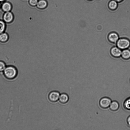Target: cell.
<instances>
[{
    "label": "cell",
    "instance_id": "obj_1",
    "mask_svg": "<svg viewBox=\"0 0 130 130\" xmlns=\"http://www.w3.org/2000/svg\"><path fill=\"white\" fill-rule=\"evenodd\" d=\"M3 75L7 79L13 80L17 77V71L16 69L13 66H7L3 71Z\"/></svg>",
    "mask_w": 130,
    "mask_h": 130
},
{
    "label": "cell",
    "instance_id": "obj_2",
    "mask_svg": "<svg viewBox=\"0 0 130 130\" xmlns=\"http://www.w3.org/2000/svg\"><path fill=\"white\" fill-rule=\"evenodd\" d=\"M116 44V46L122 50L130 47V40L126 38H121L118 40Z\"/></svg>",
    "mask_w": 130,
    "mask_h": 130
},
{
    "label": "cell",
    "instance_id": "obj_3",
    "mask_svg": "<svg viewBox=\"0 0 130 130\" xmlns=\"http://www.w3.org/2000/svg\"><path fill=\"white\" fill-rule=\"evenodd\" d=\"M112 100L110 98L104 97L101 99L99 102V105L101 108L106 109L109 107Z\"/></svg>",
    "mask_w": 130,
    "mask_h": 130
},
{
    "label": "cell",
    "instance_id": "obj_4",
    "mask_svg": "<svg viewBox=\"0 0 130 130\" xmlns=\"http://www.w3.org/2000/svg\"><path fill=\"white\" fill-rule=\"evenodd\" d=\"M122 50L117 46L110 49V53L111 55L115 58H119L121 56Z\"/></svg>",
    "mask_w": 130,
    "mask_h": 130
},
{
    "label": "cell",
    "instance_id": "obj_5",
    "mask_svg": "<svg viewBox=\"0 0 130 130\" xmlns=\"http://www.w3.org/2000/svg\"><path fill=\"white\" fill-rule=\"evenodd\" d=\"M119 39L118 34L114 32L110 33L107 37V39L109 42L113 44H116Z\"/></svg>",
    "mask_w": 130,
    "mask_h": 130
},
{
    "label": "cell",
    "instance_id": "obj_6",
    "mask_svg": "<svg viewBox=\"0 0 130 130\" xmlns=\"http://www.w3.org/2000/svg\"><path fill=\"white\" fill-rule=\"evenodd\" d=\"M60 95L58 91H52L48 95L49 100L51 102H55L59 100Z\"/></svg>",
    "mask_w": 130,
    "mask_h": 130
},
{
    "label": "cell",
    "instance_id": "obj_7",
    "mask_svg": "<svg viewBox=\"0 0 130 130\" xmlns=\"http://www.w3.org/2000/svg\"><path fill=\"white\" fill-rule=\"evenodd\" d=\"M123 60H127L130 59V50L128 49L124 50L122 51L121 56Z\"/></svg>",
    "mask_w": 130,
    "mask_h": 130
},
{
    "label": "cell",
    "instance_id": "obj_8",
    "mask_svg": "<svg viewBox=\"0 0 130 130\" xmlns=\"http://www.w3.org/2000/svg\"><path fill=\"white\" fill-rule=\"evenodd\" d=\"M13 18V15L12 13L9 11L5 13L4 15V20L5 22L10 23L12 21Z\"/></svg>",
    "mask_w": 130,
    "mask_h": 130
},
{
    "label": "cell",
    "instance_id": "obj_9",
    "mask_svg": "<svg viewBox=\"0 0 130 130\" xmlns=\"http://www.w3.org/2000/svg\"><path fill=\"white\" fill-rule=\"evenodd\" d=\"M60 102L62 104H65L67 103L69 100L68 95L65 93H62L60 95L59 99Z\"/></svg>",
    "mask_w": 130,
    "mask_h": 130
},
{
    "label": "cell",
    "instance_id": "obj_10",
    "mask_svg": "<svg viewBox=\"0 0 130 130\" xmlns=\"http://www.w3.org/2000/svg\"><path fill=\"white\" fill-rule=\"evenodd\" d=\"M109 108L112 111H116L119 109L120 108V105L119 103L115 101L112 102Z\"/></svg>",
    "mask_w": 130,
    "mask_h": 130
},
{
    "label": "cell",
    "instance_id": "obj_11",
    "mask_svg": "<svg viewBox=\"0 0 130 130\" xmlns=\"http://www.w3.org/2000/svg\"><path fill=\"white\" fill-rule=\"evenodd\" d=\"M47 5V2L45 0H40L38 2L37 5L38 8L43 9L46 8Z\"/></svg>",
    "mask_w": 130,
    "mask_h": 130
},
{
    "label": "cell",
    "instance_id": "obj_12",
    "mask_svg": "<svg viewBox=\"0 0 130 130\" xmlns=\"http://www.w3.org/2000/svg\"><path fill=\"white\" fill-rule=\"evenodd\" d=\"M117 3L115 0H112L110 1L108 4L109 9L112 10H116L118 7Z\"/></svg>",
    "mask_w": 130,
    "mask_h": 130
},
{
    "label": "cell",
    "instance_id": "obj_13",
    "mask_svg": "<svg viewBox=\"0 0 130 130\" xmlns=\"http://www.w3.org/2000/svg\"><path fill=\"white\" fill-rule=\"evenodd\" d=\"M11 4L8 2H6L3 4L2 8L4 11L6 12H9L11 10Z\"/></svg>",
    "mask_w": 130,
    "mask_h": 130
},
{
    "label": "cell",
    "instance_id": "obj_14",
    "mask_svg": "<svg viewBox=\"0 0 130 130\" xmlns=\"http://www.w3.org/2000/svg\"><path fill=\"white\" fill-rule=\"evenodd\" d=\"M9 37L8 35L6 33L4 32L0 34V41L5 42L8 40Z\"/></svg>",
    "mask_w": 130,
    "mask_h": 130
},
{
    "label": "cell",
    "instance_id": "obj_15",
    "mask_svg": "<svg viewBox=\"0 0 130 130\" xmlns=\"http://www.w3.org/2000/svg\"><path fill=\"white\" fill-rule=\"evenodd\" d=\"M123 106L126 110H130V97L126 99L124 103Z\"/></svg>",
    "mask_w": 130,
    "mask_h": 130
},
{
    "label": "cell",
    "instance_id": "obj_16",
    "mask_svg": "<svg viewBox=\"0 0 130 130\" xmlns=\"http://www.w3.org/2000/svg\"><path fill=\"white\" fill-rule=\"evenodd\" d=\"M6 28L5 23L0 20V34L4 32Z\"/></svg>",
    "mask_w": 130,
    "mask_h": 130
},
{
    "label": "cell",
    "instance_id": "obj_17",
    "mask_svg": "<svg viewBox=\"0 0 130 130\" xmlns=\"http://www.w3.org/2000/svg\"><path fill=\"white\" fill-rule=\"evenodd\" d=\"M6 67L4 63L1 61H0V72H3Z\"/></svg>",
    "mask_w": 130,
    "mask_h": 130
},
{
    "label": "cell",
    "instance_id": "obj_18",
    "mask_svg": "<svg viewBox=\"0 0 130 130\" xmlns=\"http://www.w3.org/2000/svg\"><path fill=\"white\" fill-rule=\"evenodd\" d=\"M38 2L37 0H29V4L32 6H35L37 5Z\"/></svg>",
    "mask_w": 130,
    "mask_h": 130
},
{
    "label": "cell",
    "instance_id": "obj_19",
    "mask_svg": "<svg viewBox=\"0 0 130 130\" xmlns=\"http://www.w3.org/2000/svg\"><path fill=\"white\" fill-rule=\"evenodd\" d=\"M127 121V124L129 125L130 126V116L128 117Z\"/></svg>",
    "mask_w": 130,
    "mask_h": 130
},
{
    "label": "cell",
    "instance_id": "obj_20",
    "mask_svg": "<svg viewBox=\"0 0 130 130\" xmlns=\"http://www.w3.org/2000/svg\"><path fill=\"white\" fill-rule=\"evenodd\" d=\"M117 2H120L123 1V0H115Z\"/></svg>",
    "mask_w": 130,
    "mask_h": 130
},
{
    "label": "cell",
    "instance_id": "obj_21",
    "mask_svg": "<svg viewBox=\"0 0 130 130\" xmlns=\"http://www.w3.org/2000/svg\"><path fill=\"white\" fill-rule=\"evenodd\" d=\"M5 0H0V1H4Z\"/></svg>",
    "mask_w": 130,
    "mask_h": 130
},
{
    "label": "cell",
    "instance_id": "obj_22",
    "mask_svg": "<svg viewBox=\"0 0 130 130\" xmlns=\"http://www.w3.org/2000/svg\"><path fill=\"white\" fill-rule=\"evenodd\" d=\"M0 6H1V5H0Z\"/></svg>",
    "mask_w": 130,
    "mask_h": 130
},
{
    "label": "cell",
    "instance_id": "obj_23",
    "mask_svg": "<svg viewBox=\"0 0 130 130\" xmlns=\"http://www.w3.org/2000/svg\"><path fill=\"white\" fill-rule=\"evenodd\" d=\"M89 0V1H91V0Z\"/></svg>",
    "mask_w": 130,
    "mask_h": 130
}]
</instances>
